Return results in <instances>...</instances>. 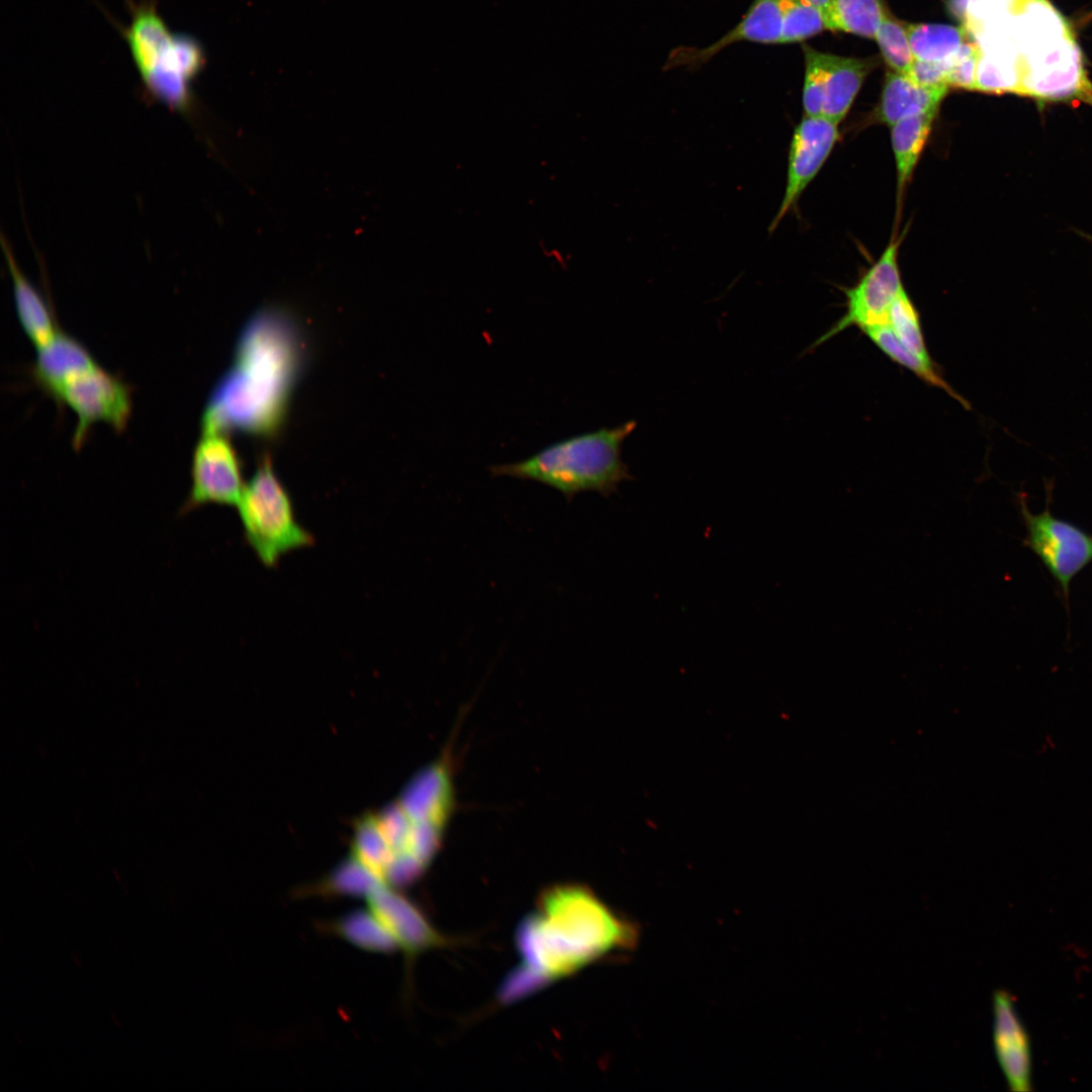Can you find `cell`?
<instances>
[{"label":"cell","instance_id":"21","mask_svg":"<svg viewBox=\"0 0 1092 1092\" xmlns=\"http://www.w3.org/2000/svg\"><path fill=\"white\" fill-rule=\"evenodd\" d=\"M322 929L363 950L379 953L397 950L393 939L367 907L325 922Z\"/></svg>","mask_w":1092,"mask_h":1092},{"label":"cell","instance_id":"2","mask_svg":"<svg viewBox=\"0 0 1092 1092\" xmlns=\"http://www.w3.org/2000/svg\"><path fill=\"white\" fill-rule=\"evenodd\" d=\"M637 928L615 914L590 890L559 885L542 894L523 924L518 945L523 967L509 994L568 976L586 965L633 946Z\"/></svg>","mask_w":1092,"mask_h":1092},{"label":"cell","instance_id":"20","mask_svg":"<svg viewBox=\"0 0 1092 1092\" xmlns=\"http://www.w3.org/2000/svg\"><path fill=\"white\" fill-rule=\"evenodd\" d=\"M937 112L904 118L891 125V145L897 172L898 202L910 182L929 139Z\"/></svg>","mask_w":1092,"mask_h":1092},{"label":"cell","instance_id":"24","mask_svg":"<svg viewBox=\"0 0 1092 1092\" xmlns=\"http://www.w3.org/2000/svg\"><path fill=\"white\" fill-rule=\"evenodd\" d=\"M888 13L883 0H831L829 30L875 38Z\"/></svg>","mask_w":1092,"mask_h":1092},{"label":"cell","instance_id":"5","mask_svg":"<svg viewBox=\"0 0 1092 1092\" xmlns=\"http://www.w3.org/2000/svg\"><path fill=\"white\" fill-rule=\"evenodd\" d=\"M56 401L65 403L76 415L75 448L83 445L95 424L104 423L121 432L127 427L132 412L127 384L98 364L67 382Z\"/></svg>","mask_w":1092,"mask_h":1092},{"label":"cell","instance_id":"29","mask_svg":"<svg viewBox=\"0 0 1092 1092\" xmlns=\"http://www.w3.org/2000/svg\"><path fill=\"white\" fill-rule=\"evenodd\" d=\"M978 47L971 38L949 59L946 83L948 87L975 90L978 65Z\"/></svg>","mask_w":1092,"mask_h":1092},{"label":"cell","instance_id":"6","mask_svg":"<svg viewBox=\"0 0 1092 1092\" xmlns=\"http://www.w3.org/2000/svg\"><path fill=\"white\" fill-rule=\"evenodd\" d=\"M1025 498L1018 503L1026 527L1024 544L1042 561L1068 598L1072 578L1092 561V535L1075 525L1054 517L1045 510L1033 515Z\"/></svg>","mask_w":1092,"mask_h":1092},{"label":"cell","instance_id":"14","mask_svg":"<svg viewBox=\"0 0 1092 1092\" xmlns=\"http://www.w3.org/2000/svg\"><path fill=\"white\" fill-rule=\"evenodd\" d=\"M36 351L32 377L55 399L67 382L97 364L86 347L60 330Z\"/></svg>","mask_w":1092,"mask_h":1092},{"label":"cell","instance_id":"15","mask_svg":"<svg viewBox=\"0 0 1092 1092\" xmlns=\"http://www.w3.org/2000/svg\"><path fill=\"white\" fill-rule=\"evenodd\" d=\"M948 87H926L908 76L893 71L886 74L880 101L875 111L878 121L888 126L911 116L938 112Z\"/></svg>","mask_w":1092,"mask_h":1092},{"label":"cell","instance_id":"1","mask_svg":"<svg viewBox=\"0 0 1092 1092\" xmlns=\"http://www.w3.org/2000/svg\"><path fill=\"white\" fill-rule=\"evenodd\" d=\"M293 322L265 308L244 328L231 369L211 392L201 429L269 436L280 427L296 380L301 346Z\"/></svg>","mask_w":1092,"mask_h":1092},{"label":"cell","instance_id":"22","mask_svg":"<svg viewBox=\"0 0 1092 1092\" xmlns=\"http://www.w3.org/2000/svg\"><path fill=\"white\" fill-rule=\"evenodd\" d=\"M915 60L942 62L952 58L970 39L965 26L905 23Z\"/></svg>","mask_w":1092,"mask_h":1092},{"label":"cell","instance_id":"9","mask_svg":"<svg viewBox=\"0 0 1092 1092\" xmlns=\"http://www.w3.org/2000/svg\"><path fill=\"white\" fill-rule=\"evenodd\" d=\"M838 124L818 115H805L794 129L788 157L787 181L777 214L768 226L772 233L796 205L819 173L839 140Z\"/></svg>","mask_w":1092,"mask_h":1092},{"label":"cell","instance_id":"7","mask_svg":"<svg viewBox=\"0 0 1092 1092\" xmlns=\"http://www.w3.org/2000/svg\"><path fill=\"white\" fill-rule=\"evenodd\" d=\"M191 486L182 513L207 504L237 506L246 482L242 464L226 433L201 430L191 460Z\"/></svg>","mask_w":1092,"mask_h":1092},{"label":"cell","instance_id":"19","mask_svg":"<svg viewBox=\"0 0 1092 1092\" xmlns=\"http://www.w3.org/2000/svg\"><path fill=\"white\" fill-rule=\"evenodd\" d=\"M123 33L140 75L151 67L173 36L153 1L131 6L129 25Z\"/></svg>","mask_w":1092,"mask_h":1092},{"label":"cell","instance_id":"25","mask_svg":"<svg viewBox=\"0 0 1092 1092\" xmlns=\"http://www.w3.org/2000/svg\"><path fill=\"white\" fill-rule=\"evenodd\" d=\"M888 325L909 351L921 360L932 363L924 342L919 313L905 289L889 309Z\"/></svg>","mask_w":1092,"mask_h":1092},{"label":"cell","instance_id":"13","mask_svg":"<svg viewBox=\"0 0 1092 1092\" xmlns=\"http://www.w3.org/2000/svg\"><path fill=\"white\" fill-rule=\"evenodd\" d=\"M993 1039L997 1060L1012 1091L1031 1087V1049L1028 1034L1019 1019L1013 997L1004 990L993 996Z\"/></svg>","mask_w":1092,"mask_h":1092},{"label":"cell","instance_id":"27","mask_svg":"<svg viewBox=\"0 0 1092 1092\" xmlns=\"http://www.w3.org/2000/svg\"><path fill=\"white\" fill-rule=\"evenodd\" d=\"M882 57L891 71L908 75L915 61L906 24L888 15L878 28L875 38Z\"/></svg>","mask_w":1092,"mask_h":1092},{"label":"cell","instance_id":"12","mask_svg":"<svg viewBox=\"0 0 1092 1092\" xmlns=\"http://www.w3.org/2000/svg\"><path fill=\"white\" fill-rule=\"evenodd\" d=\"M782 35V8L780 0H753L742 19L717 41L705 48L679 47L673 49L665 69L687 67L696 69L710 61L727 47L743 41L776 44Z\"/></svg>","mask_w":1092,"mask_h":1092},{"label":"cell","instance_id":"4","mask_svg":"<svg viewBox=\"0 0 1092 1092\" xmlns=\"http://www.w3.org/2000/svg\"><path fill=\"white\" fill-rule=\"evenodd\" d=\"M236 507L245 541L266 567L314 544L313 535L297 521L292 499L268 455L260 459Z\"/></svg>","mask_w":1092,"mask_h":1092},{"label":"cell","instance_id":"23","mask_svg":"<svg viewBox=\"0 0 1092 1092\" xmlns=\"http://www.w3.org/2000/svg\"><path fill=\"white\" fill-rule=\"evenodd\" d=\"M863 333L890 359L906 367L923 381L944 390L947 394L969 407V403L941 377L933 363H927L909 351L896 337L889 325H880L862 330Z\"/></svg>","mask_w":1092,"mask_h":1092},{"label":"cell","instance_id":"16","mask_svg":"<svg viewBox=\"0 0 1092 1092\" xmlns=\"http://www.w3.org/2000/svg\"><path fill=\"white\" fill-rule=\"evenodd\" d=\"M1 247L10 273L18 321L35 349L39 348L51 341L59 329L48 303L19 268L9 244L3 237Z\"/></svg>","mask_w":1092,"mask_h":1092},{"label":"cell","instance_id":"11","mask_svg":"<svg viewBox=\"0 0 1092 1092\" xmlns=\"http://www.w3.org/2000/svg\"><path fill=\"white\" fill-rule=\"evenodd\" d=\"M366 907L407 958L438 945L443 938L421 910L394 887L379 884L366 897Z\"/></svg>","mask_w":1092,"mask_h":1092},{"label":"cell","instance_id":"10","mask_svg":"<svg viewBox=\"0 0 1092 1092\" xmlns=\"http://www.w3.org/2000/svg\"><path fill=\"white\" fill-rule=\"evenodd\" d=\"M203 64L204 54L198 41L186 34H173L141 77L155 99L173 110L187 112L192 106L190 82Z\"/></svg>","mask_w":1092,"mask_h":1092},{"label":"cell","instance_id":"3","mask_svg":"<svg viewBox=\"0 0 1092 1092\" xmlns=\"http://www.w3.org/2000/svg\"><path fill=\"white\" fill-rule=\"evenodd\" d=\"M635 421L602 428L555 442L526 459L491 465V476L533 480L561 492L567 502L579 492L609 496L621 482L633 479L621 448L636 429Z\"/></svg>","mask_w":1092,"mask_h":1092},{"label":"cell","instance_id":"28","mask_svg":"<svg viewBox=\"0 0 1092 1092\" xmlns=\"http://www.w3.org/2000/svg\"><path fill=\"white\" fill-rule=\"evenodd\" d=\"M805 59V77L802 104L805 115H822L823 100L827 76V53L803 46Z\"/></svg>","mask_w":1092,"mask_h":1092},{"label":"cell","instance_id":"17","mask_svg":"<svg viewBox=\"0 0 1092 1092\" xmlns=\"http://www.w3.org/2000/svg\"><path fill=\"white\" fill-rule=\"evenodd\" d=\"M451 786L443 766L418 777L398 804L417 823L442 832L451 808Z\"/></svg>","mask_w":1092,"mask_h":1092},{"label":"cell","instance_id":"26","mask_svg":"<svg viewBox=\"0 0 1092 1092\" xmlns=\"http://www.w3.org/2000/svg\"><path fill=\"white\" fill-rule=\"evenodd\" d=\"M782 8V35L780 43L805 40L828 29L824 14L804 0H780Z\"/></svg>","mask_w":1092,"mask_h":1092},{"label":"cell","instance_id":"31","mask_svg":"<svg viewBox=\"0 0 1092 1092\" xmlns=\"http://www.w3.org/2000/svg\"><path fill=\"white\" fill-rule=\"evenodd\" d=\"M804 1L811 3L812 5L817 7L824 14V16L826 18V21H827V24H828V30H829V16H830V9H831V0H804Z\"/></svg>","mask_w":1092,"mask_h":1092},{"label":"cell","instance_id":"30","mask_svg":"<svg viewBox=\"0 0 1092 1092\" xmlns=\"http://www.w3.org/2000/svg\"><path fill=\"white\" fill-rule=\"evenodd\" d=\"M948 68L949 60L942 62H925L915 60L912 65L911 71L907 76L912 81L922 86L948 87L946 83Z\"/></svg>","mask_w":1092,"mask_h":1092},{"label":"cell","instance_id":"18","mask_svg":"<svg viewBox=\"0 0 1092 1092\" xmlns=\"http://www.w3.org/2000/svg\"><path fill=\"white\" fill-rule=\"evenodd\" d=\"M877 65L873 58L827 54V76L822 115L839 124L847 115L868 74Z\"/></svg>","mask_w":1092,"mask_h":1092},{"label":"cell","instance_id":"8","mask_svg":"<svg viewBox=\"0 0 1092 1092\" xmlns=\"http://www.w3.org/2000/svg\"><path fill=\"white\" fill-rule=\"evenodd\" d=\"M900 239L891 240L880 258L859 281L845 290L846 311L812 345L818 347L845 329L855 326L862 330L887 325L889 309L904 290L898 265Z\"/></svg>","mask_w":1092,"mask_h":1092}]
</instances>
